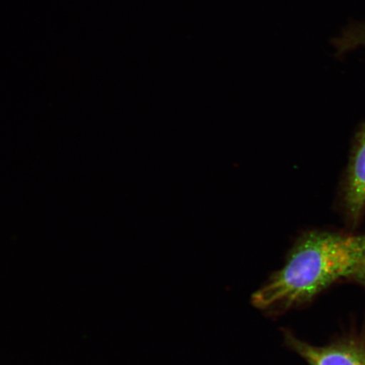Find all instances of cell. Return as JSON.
Returning a JSON list of instances; mask_svg holds the SVG:
<instances>
[{"label": "cell", "mask_w": 365, "mask_h": 365, "mask_svg": "<svg viewBox=\"0 0 365 365\" xmlns=\"http://www.w3.org/2000/svg\"><path fill=\"white\" fill-rule=\"evenodd\" d=\"M365 257V235L312 231L301 236L284 266L251 297L261 312L277 314L312 302Z\"/></svg>", "instance_id": "obj_1"}, {"label": "cell", "mask_w": 365, "mask_h": 365, "mask_svg": "<svg viewBox=\"0 0 365 365\" xmlns=\"http://www.w3.org/2000/svg\"><path fill=\"white\" fill-rule=\"evenodd\" d=\"M287 346L308 365H365V346L354 339H342L325 346H314L286 331Z\"/></svg>", "instance_id": "obj_2"}, {"label": "cell", "mask_w": 365, "mask_h": 365, "mask_svg": "<svg viewBox=\"0 0 365 365\" xmlns=\"http://www.w3.org/2000/svg\"><path fill=\"white\" fill-rule=\"evenodd\" d=\"M344 202L351 220L357 221L365 207V129L359 136L351 159Z\"/></svg>", "instance_id": "obj_3"}, {"label": "cell", "mask_w": 365, "mask_h": 365, "mask_svg": "<svg viewBox=\"0 0 365 365\" xmlns=\"http://www.w3.org/2000/svg\"><path fill=\"white\" fill-rule=\"evenodd\" d=\"M350 278L365 286V257L358 264L357 267L355 268Z\"/></svg>", "instance_id": "obj_4"}]
</instances>
